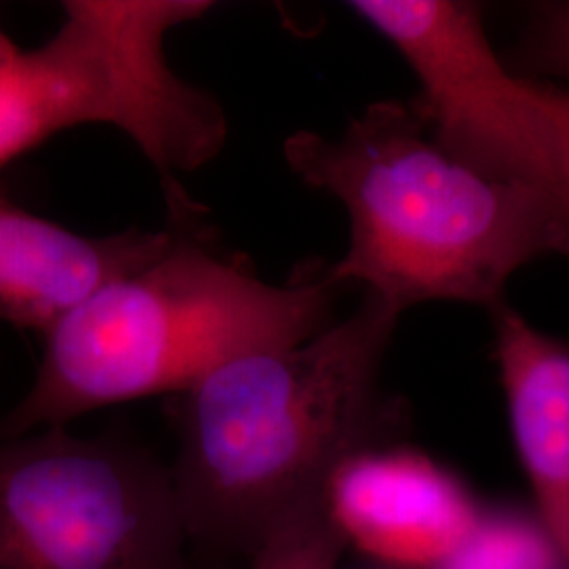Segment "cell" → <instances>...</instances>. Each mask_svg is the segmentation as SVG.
Returning <instances> with one entry per match:
<instances>
[{
	"label": "cell",
	"instance_id": "cell-9",
	"mask_svg": "<svg viewBox=\"0 0 569 569\" xmlns=\"http://www.w3.org/2000/svg\"><path fill=\"white\" fill-rule=\"evenodd\" d=\"M491 319L515 448L538 521L569 569V345L529 326L507 305L491 310Z\"/></svg>",
	"mask_w": 569,
	"mask_h": 569
},
{
	"label": "cell",
	"instance_id": "cell-1",
	"mask_svg": "<svg viewBox=\"0 0 569 569\" xmlns=\"http://www.w3.org/2000/svg\"><path fill=\"white\" fill-rule=\"evenodd\" d=\"M399 317L366 293L302 345L232 359L180 395L169 472L192 545L251 557L350 453L392 439L380 369Z\"/></svg>",
	"mask_w": 569,
	"mask_h": 569
},
{
	"label": "cell",
	"instance_id": "cell-10",
	"mask_svg": "<svg viewBox=\"0 0 569 569\" xmlns=\"http://www.w3.org/2000/svg\"><path fill=\"white\" fill-rule=\"evenodd\" d=\"M437 569H563L549 533L538 521L498 512L479 526Z\"/></svg>",
	"mask_w": 569,
	"mask_h": 569
},
{
	"label": "cell",
	"instance_id": "cell-3",
	"mask_svg": "<svg viewBox=\"0 0 569 569\" xmlns=\"http://www.w3.org/2000/svg\"><path fill=\"white\" fill-rule=\"evenodd\" d=\"M340 289L327 270L266 283L178 232L163 258L106 284L44 336L37 378L0 420V441L100 407L182 395L232 359L302 345L331 326Z\"/></svg>",
	"mask_w": 569,
	"mask_h": 569
},
{
	"label": "cell",
	"instance_id": "cell-14",
	"mask_svg": "<svg viewBox=\"0 0 569 569\" xmlns=\"http://www.w3.org/2000/svg\"><path fill=\"white\" fill-rule=\"evenodd\" d=\"M20 56V49L13 44V41L2 32V28H0V72L11 63V61L16 60Z\"/></svg>",
	"mask_w": 569,
	"mask_h": 569
},
{
	"label": "cell",
	"instance_id": "cell-8",
	"mask_svg": "<svg viewBox=\"0 0 569 569\" xmlns=\"http://www.w3.org/2000/svg\"><path fill=\"white\" fill-rule=\"evenodd\" d=\"M178 230L82 237L0 199V319L47 336L106 284L154 264Z\"/></svg>",
	"mask_w": 569,
	"mask_h": 569
},
{
	"label": "cell",
	"instance_id": "cell-13",
	"mask_svg": "<svg viewBox=\"0 0 569 569\" xmlns=\"http://www.w3.org/2000/svg\"><path fill=\"white\" fill-rule=\"evenodd\" d=\"M545 93H547L550 114H552V119L557 122V129H559L561 140H563L569 173V93L559 91V89H550V87H545Z\"/></svg>",
	"mask_w": 569,
	"mask_h": 569
},
{
	"label": "cell",
	"instance_id": "cell-11",
	"mask_svg": "<svg viewBox=\"0 0 569 569\" xmlns=\"http://www.w3.org/2000/svg\"><path fill=\"white\" fill-rule=\"evenodd\" d=\"M345 549L323 496L279 519L249 557V569H336Z\"/></svg>",
	"mask_w": 569,
	"mask_h": 569
},
{
	"label": "cell",
	"instance_id": "cell-12",
	"mask_svg": "<svg viewBox=\"0 0 569 569\" xmlns=\"http://www.w3.org/2000/svg\"><path fill=\"white\" fill-rule=\"evenodd\" d=\"M528 58L531 66L569 79V2L538 7L529 26Z\"/></svg>",
	"mask_w": 569,
	"mask_h": 569
},
{
	"label": "cell",
	"instance_id": "cell-2",
	"mask_svg": "<svg viewBox=\"0 0 569 569\" xmlns=\"http://www.w3.org/2000/svg\"><path fill=\"white\" fill-rule=\"evenodd\" d=\"M284 159L348 213V249L327 277L397 315L439 300L491 312L519 268L569 253L566 204L451 157L413 102L371 103L338 138L298 131Z\"/></svg>",
	"mask_w": 569,
	"mask_h": 569
},
{
	"label": "cell",
	"instance_id": "cell-5",
	"mask_svg": "<svg viewBox=\"0 0 569 569\" xmlns=\"http://www.w3.org/2000/svg\"><path fill=\"white\" fill-rule=\"evenodd\" d=\"M350 11L406 58L413 100L446 152L488 176L529 183L569 209L568 159L545 87L515 77L467 0H352Z\"/></svg>",
	"mask_w": 569,
	"mask_h": 569
},
{
	"label": "cell",
	"instance_id": "cell-6",
	"mask_svg": "<svg viewBox=\"0 0 569 569\" xmlns=\"http://www.w3.org/2000/svg\"><path fill=\"white\" fill-rule=\"evenodd\" d=\"M326 507L346 547L401 569H437L483 512L462 481L418 449L376 443L333 470Z\"/></svg>",
	"mask_w": 569,
	"mask_h": 569
},
{
	"label": "cell",
	"instance_id": "cell-4",
	"mask_svg": "<svg viewBox=\"0 0 569 569\" xmlns=\"http://www.w3.org/2000/svg\"><path fill=\"white\" fill-rule=\"evenodd\" d=\"M171 481L146 449L63 428L0 441V569H199Z\"/></svg>",
	"mask_w": 569,
	"mask_h": 569
},
{
	"label": "cell",
	"instance_id": "cell-7",
	"mask_svg": "<svg viewBox=\"0 0 569 569\" xmlns=\"http://www.w3.org/2000/svg\"><path fill=\"white\" fill-rule=\"evenodd\" d=\"M140 108L142 81L124 44L96 21L70 18L0 72V167L63 129L100 122L127 131Z\"/></svg>",
	"mask_w": 569,
	"mask_h": 569
}]
</instances>
